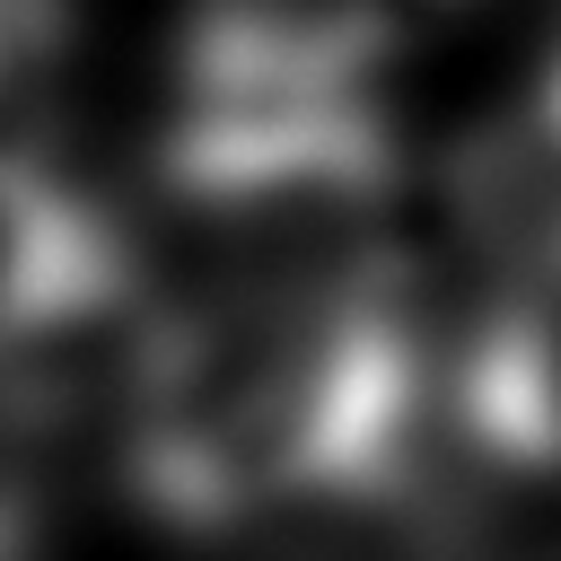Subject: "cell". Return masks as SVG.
<instances>
[{
  "label": "cell",
  "mask_w": 561,
  "mask_h": 561,
  "mask_svg": "<svg viewBox=\"0 0 561 561\" xmlns=\"http://www.w3.org/2000/svg\"><path fill=\"white\" fill-rule=\"evenodd\" d=\"M70 61V9L61 0H0V149H35V123Z\"/></svg>",
  "instance_id": "5"
},
{
  "label": "cell",
  "mask_w": 561,
  "mask_h": 561,
  "mask_svg": "<svg viewBox=\"0 0 561 561\" xmlns=\"http://www.w3.org/2000/svg\"><path fill=\"white\" fill-rule=\"evenodd\" d=\"M456 403L491 456L561 482V254L508 272V298L465 351Z\"/></svg>",
  "instance_id": "3"
},
{
  "label": "cell",
  "mask_w": 561,
  "mask_h": 561,
  "mask_svg": "<svg viewBox=\"0 0 561 561\" xmlns=\"http://www.w3.org/2000/svg\"><path fill=\"white\" fill-rule=\"evenodd\" d=\"M421 359L351 272H272L167 316L123 412V482L202 535H368L412 500Z\"/></svg>",
  "instance_id": "1"
},
{
  "label": "cell",
  "mask_w": 561,
  "mask_h": 561,
  "mask_svg": "<svg viewBox=\"0 0 561 561\" xmlns=\"http://www.w3.org/2000/svg\"><path fill=\"white\" fill-rule=\"evenodd\" d=\"M368 53L289 35L228 0L202 9L167 114V184L175 202L263 245L280 272H342L394 193V131Z\"/></svg>",
  "instance_id": "2"
},
{
  "label": "cell",
  "mask_w": 561,
  "mask_h": 561,
  "mask_svg": "<svg viewBox=\"0 0 561 561\" xmlns=\"http://www.w3.org/2000/svg\"><path fill=\"white\" fill-rule=\"evenodd\" d=\"M35 491H44V421L0 359V552L35 535Z\"/></svg>",
  "instance_id": "6"
},
{
  "label": "cell",
  "mask_w": 561,
  "mask_h": 561,
  "mask_svg": "<svg viewBox=\"0 0 561 561\" xmlns=\"http://www.w3.org/2000/svg\"><path fill=\"white\" fill-rule=\"evenodd\" d=\"M465 228L508 272L561 254V44L473 131V149H465Z\"/></svg>",
  "instance_id": "4"
}]
</instances>
